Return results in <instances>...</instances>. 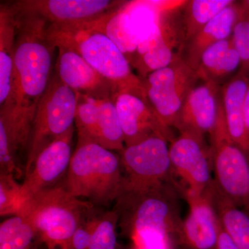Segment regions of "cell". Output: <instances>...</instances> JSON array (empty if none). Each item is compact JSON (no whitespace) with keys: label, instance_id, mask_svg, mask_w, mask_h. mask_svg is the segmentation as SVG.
<instances>
[{"label":"cell","instance_id":"obj_1","mask_svg":"<svg viewBox=\"0 0 249 249\" xmlns=\"http://www.w3.org/2000/svg\"><path fill=\"white\" fill-rule=\"evenodd\" d=\"M181 193L174 181L143 192L124 191L114 203L119 229L131 245L142 249H178L182 223Z\"/></svg>","mask_w":249,"mask_h":249},{"label":"cell","instance_id":"obj_2","mask_svg":"<svg viewBox=\"0 0 249 249\" xmlns=\"http://www.w3.org/2000/svg\"><path fill=\"white\" fill-rule=\"evenodd\" d=\"M13 10L17 19V34L12 89L9 102L4 106L10 105L22 109H36L53 75L55 47L46 36L47 23L44 19Z\"/></svg>","mask_w":249,"mask_h":249},{"label":"cell","instance_id":"obj_3","mask_svg":"<svg viewBox=\"0 0 249 249\" xmlns=\"http://www.w3.org/2000/svg\"><path fill=\"white\" fill-rule=\"evenodd\" d=\"M101 18L70 25L47 24L46 36L55 48L65 47L79 54L112 85L115 92L143 88L125 55L103 31Z\"/></svg>","mask_w":249,"mask_h":249},{"label":"cell","instance_id":"obj_4","mask_svg":"<svg viewBox=\"0 0 249 249\" xmlns=\"http://www.w3.org/2000/svg\"><path fill=\"white\" fill-rule=\"evenodd\" d=\"M61 184L80 200L100 209L108 207L124 191L120 155L97 142L78 140Z\"/></svg>","mask_w":249,"mask_h":249},{"label":"cell","instance_id":"obj_5","mask_svg":"<svg viewBox=\"0 0 249 249\" xmlns=\"http://www.w3.org/2000/svg\"><path fill=\"white\" fill-rule=\"evenodd\" d=\"M61 183L33 196L18 213L30 222L37 242L46 249H71L73 233L93 207L71 196Z\"/></svg>","mask_w":249,"mask_h":249},{"label":"cell","instance_id":"obj_6","mask_svg":"<svg viewBox=\"0 0 249 249\" xmlns=\"http://www.w3.org/2000/svg\"><path fill=\"white\" fill-rule=\"evenodd\" d=\"M77 100V93L53 73L36 107L24 176L45 147L74 128Z\"/></svg>","mask_w":249,"mask_h":249},{"label":"cell","instance_id":"obj_7","mask_svg":"<svg viewBox=\"0 0 249 249\" xmlns=\"http://www.w3.org/2000/svg\"><path fill=\"white\" fill-rule=\"evenodd\" d=\"M209 138L214 182L224 196L245 210L249 204V159L229 133L222 101Z\"/></svg>","mask_w":249,"mask_h":249},{"label":"cell","instance_id":"obj_8","mask_svg":"<svg viewBox=\"0 0 249 249\" xmlns=\"http://www.w3.org/2000/svg\"><path fill=\"white\" fill-rule=\"evenodd\" d=\"M168 142L163 136L154 134L124 147L119 153L124 175V191H150L175 181Z\"/></svg>","mask_w":249,"mask_h":249},{"label":"cell","instance_id":"obj_9","mask_svg":"<svg viewBox=\"0 0 249 249\" xmlns=\"http://www.w3.org/2000/svg\"><path fill=\"white\" fill-rule=\"evenodd\" d=\"M198 80L196 70L183 56L142 78L149 103L161 124L170 132L175 128L185 101Z\"/></svg>","mask_w":249,"mask_h":249},{"label":"cell","instance_id":"obj_10","mask_svg":"<svg viewBox=\"0 0 249 249\" xmlns=\"http://www.w3.org/2000/svg\"><path fill=\"white\" fill-rule=\"evenodd\" d=\"M185 3L164 11L153 34L139 44L130 65L141 79L183 56L186 47L182 21Z\"/></svg>","mask_w":249,"mask_h":249},{"label":"cell","instance_id":"obj_11","mask_svg":"<svg viewBox=\"0 0 249 249\" xmlns=\"http://www.w3.org/2000/svg\"><path fill=\"white\" fill-rule=\"evenodd\" d=\"M170 159L175 184L180 193L204 195L214 181L212 154L204 137L178 132L170 142Z\"/></svg>","mask_w":249,"mask_h":249},{"label":"cell","instance_id":"obj_12","mask_svg":"<svg viewBox=\"0 0 249 249\" xmlns=\"http://www.w3.org/2000/svg\"><path fill=\"white\" fill-rule=\"evenodd\" d=\"M36 110L9 105L0 109V174L24 177Z\"/></svg>","mask_w":249,"mask_h":249},{"label":"cell","instance_id":"obj_13","mask_svg":"<svg viewBox=\"0 0 249 249\" xmlns=\"http://www.w3.org/2000/svg\"><path fill=\"white\" fill-rule=\"evenodd\" d=\"M124 3L109 0H23L11 6L19 14L44 19L48 25H70L96 20Z\"/></svg>","mask_w":249,"mask_h":249},{"label":"cell","instance_id":"obj_14","mask_svg":"<svg viewBox=\"0 0 249 249\" xmlns=\"http://www.w3.org/2000/svg\"><path fill=\"white\" fill-rule=\"evenodd\" d=\"M125 146L133 145L160 134L170 142L175 138L173 132L161 124L145 96L143 88L119 90L113 95Z\"/></svg>","mask_w":249,"mask_h":249},{"label":"cell","instance_id":"obj_15","mask_svg":"<svg viewBox=\"0 0 249 249\" xmlns=\"http://www.w3.org/2000/svg\"><path fill=\"white\" fill-rule=\"evenodd\" d=\"M74 129L75 127L51 143L36 157L21 183L20 209L33 196L62 182L73 153L72 141Z\"/></svg>","mask_w":249,"mask_h":249},{"label":"cell","instance_id":"obj_16","mask_svg":"<svg viewBox=\"0 0 249 249\" xmlns=\"http://www.w3.org/2000/svg\"><path fill=\"white\" fill-rule=\"evenodd\" d=\"M189 206L178 236V249H217L219 219L208 194L181 193Z\"/></svg>","mask_w":249,"mask_h":249},{"label":"cell","instance_id":"obj_17","mask_svg":"<svg viewBox=\"0 0 249 249\" xmlns=\"http://www.w3.org/2000/svg\"><path fill=\"white\" fill-rule=\"evenodd\" d=\"M222 103V87L215 82H203L188 94L175 128L204 137L213 130Z\"/></svg>","mask_w":249,"mask_h":249},{"label":"cell","instance_id":"obj_18","mask_svg":"<svg viewBox=\"0 0 249 249\" xmlns=\"http://www.w3.org/2000/svg\"><path fill=\"white\" fill-rule=\"evenodd\" d=\"M55 74L62 83L79 94L96 99L112 98L114 88L79 54L71 49L58 47Z\"/></svg>","mask_w":249,"mask_h":249},{"label":"cell","instance_id":"obj_19","mask_svg":"<svg viewBox=\"0 0 249 249\" xmlns=\"http://www.w3.org/2000/svg\"><path fill=\"white\" fill-rule=\"evenodd\" d=\"M249 87V76L239 70L222 87V101L229 133L249 159V138L244 117V102Z\"/></svg>","mask_w":249,"mask_h":249},{"label":"cell","instance_id":"obj_20","mask_svg":"<svg viewBox=\"0 0 249 249\" xmlns=\"http://www.w3.org/2000/svg\"><path fill=\"white\" fill-rule=\"evenodd\" d=\"M237 6L238 2L235 1L223 10L186 44L183 58L193 70L196 71L201 55L206 49L219 41L231 37L237 19Z\"/></svg>","mask_w":249,"mask_h":249},{"label":"cell","instance_id":"obj_21","mask_svg":"<svg viewBox=\"0 0 249 249\" xmlns=\"http://www.w3.org/2000/svg\"><path fill=\"white\" fill-rule=\"evenodd\" d=\"M17 19L11 5L0 9V107L9 102L12 89Z\"/></svg>","mask_w":249,"mask_h":249},{"label":"cell","instance_id":"obj_22","mask_svg":"<svg viewBox=\"0 0 249 249\" xmlns=\"http://www.w3.org/2000/svg\"><path fill=\"white\" fill-rule=\"evenodd\" d=\"M241 61L232 36L209 47L201 55L196 72L203 82L220 83L240 67Z\"/></svg>","mask_w":249,"mask_h":249},{"label":"cell","instance_id":"obj_23","mask_svg":"<svg viewBox=\"0 0 249 249\" xmlns=\"http://www.w3.org/2000/svg\"><path fill=\"white\" fill-rule=\"evenodd\" d=\"M208 193L224 229L239 248L249 249V214L224 196L214 181Z\"/></svg>","mask_w":249,"mask_h":249},{"label":"cell","instance_id":"obj_24","mask_svg":"<svg viewBox=\"0 0 249 249\" xmlns=\"http://www.w3.org/2000/svg\"><path fill=\"white\" fill-rule=\"evenodd\" d=\"M232 0H189L182 7V21L186 44L218 14L230 6Z\"/></svg>","mask_w":249,"mask_h":249},{"label":"cell","instance_id":"obj_25","mask_svg":"<svg viewBox=\"0 0 249 249\" xmlns=\"http://www.w3.org/2000/svg\"><path fill=\"white\" fill-rule=\"evenodd\" d=\"M125 2L117 9L103 16L101 22L106 35L118 46L130 63L138 48L139 42L129 26L124 9Z\"/></svg>","mask_w":249,"mask_h":249},{"label":"cell","instance_id":"obj_26","mask_svg":"<svg viewBox=\"0 0 249 249\" xmlns=\"http://www.w3.org/2000/svg\"><path fill=\"white\" fill-rule=\"evenodd\" d=\"M98 143L120 153L125 147L120 120L112 98L98 99Z\"/></svg>","mask_w":249,"mask_h":249},{"label":"cell","instance_id":"obj_27","mask_svg":"<svg viewBox=\"0 0 249 249\" xmlns=\"http://www.w3.org/2000/svg\"><path fill=\"white\" fill-rule=\"evenodd\" d=\"M36 242L35 230L24 216H11L0 224V249H34Z\"/></svg>","mask_w":249,"mask_h":249},{"label":"cell","instance_id":"obj_28","mask_svg":"<svg viewBox=\"0 0 249 249\" xmlns=\"http://www.w3.org/2000/svg\"><path fill=\"white\" fill-rule=\"evenodd\" d=\"M77 98L75 126L78 140L98 142V99L79 93Z\"/></svg>","mask_w":249,"mask_h":249},{"label":"cell","instance_id":"obj_29","mask_svg":"<svg viewBox=\"0 0 249 249\" xmlns=\"http://www.w3.org/2000/svg\"><path fill=\"white\" fill-rule=\"evenodd\" d=\"M119 218L114 209L100 210L89 249H121L118 242Z\"/></svg>","mask_w":249,"mask_h":249},{"label":"cell","instance_id":"obj_30","mask_svg":"<svg viewBox=\"0 0 249 249\" xmlns=\"http://www.w3.org/2000/svg\"><path fill=\"white\" fill-rule=\"evenodd\" d=\"M232 39L240 55V71L249 76V6L246 1L238 3Z\"/></svg>","mask_w":249,"mask_h":249},{"label":"cell","instance_id":"obj_31","mask_svg":"<svg viewBox=\"0 0 249 249\" xmlns=\"http://www.w3.org/2000/svg\"><path fill=\"white\" fill-rule=\"evenodd\" d=\"M21 183L11 174H0V215H17L20 210Z\"/></svg>","mask_w":249,"mask_h":249},{"label":"cell","instance_id":"obj_32","mask_svg":"<svg viewBox=\"0 0 249 249\" xmlns=\"http://www.w3.org/2000/svg\"><path fill=\"white\" fill-rule=\"evenodd\" d=\"M100 208L93 206L80 223L71 241V249H89Z\"/></svg>","mask_w":249,"mask_h":249},{"label":"cell","instance_id":"obj_33","mask_svg":"<svg viewBox=\"0 0 249 249\" xmlns=\"http://www.w3.org/2000/svg\"><path fill=\"white\" fill-rule=\"evenodd\" d=\"M217 249H240L219 221Z\"/></svg>","mask_w":249,"mask_h":249},{"label":"cell","instance_id":"obj_34","mask_svg":"<svg viewBox=\"0 0 249 249\" xmlns=\"http://www.w3.org/2000/svg\"><path fill=\"white\" fill-rule=\"evenodd\" d=\"M244 117H245L246 130L249 138V87L246 93L245 102H244Z\"/></svg>","mask_w":249,"mask_h":249},{"label":"cell","instance_id":"obj_35","mask_svg":"<svg viewBox=\"0 0 249 249\" xmlns=\"http://www.w3.org/2000/svg\"><path fill=\"white\" fill-rule=\"evenodd\" d=\"M142 249L141 248H139V247H134L133 245H129L128 247H122V249Z\"/></svg>","mask_w":249,"mask_h":249},{"label":"cell","instance_id":"obj_36","mask_svg":"<svg viewBox=\"0 0 249 249\" xmlns=\"http://www.w3.org/2000/svg\"><path fill=\"white\" fill-rule=\"evenodd\" d=\"M245 211H246V212H247V213L249 215V204L248 205V206H247V207L246 208Z\"/></svg>","mask_w":249,"mask_h":249}]
</instances>
